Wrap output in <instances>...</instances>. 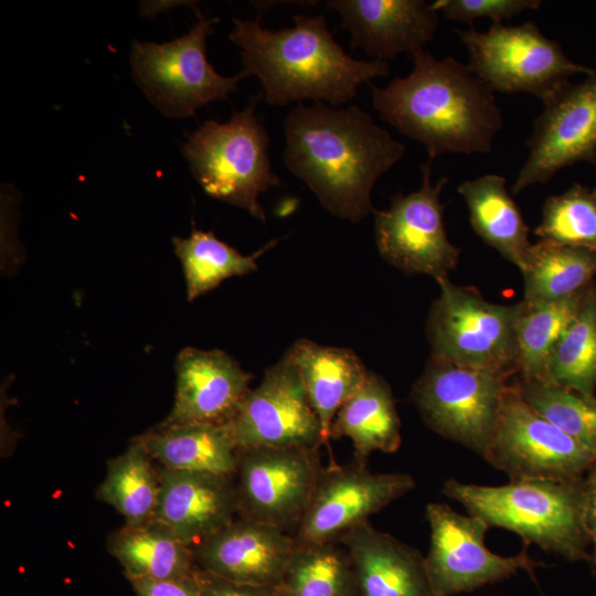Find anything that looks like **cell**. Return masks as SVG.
Listing matches in <instances>:
<instances>
[{"label":"cell","mask_w":596,"mask_h":596,"mask_svg":"<svg viewBox=\"0 0 596 596\" xmlns=\"http://www.w3.org/2000/svg\"><path fill=\"white\" fill-rule=\"evenodd\" d=\"M201 596H285L279 586L238 584L196 567Z\"/></svg>","instance_id":"d590c367"},{"label":"cell","mask_w":596,"mask_h":596,"mask_svg":"<svg viewBox=\"0 0 596 596\" xmlns=\"http://www.w3.org/2000/svg\"><path fill=\"white\" fill-rule=\"evenodd\" d=\"M174 368V403L163 424H227L251 392L253 375L219 349L184 348Z\"/></svg>","instance_id":"ac0fdd59"},{"label":"cell","mask_w":596,"mask_h":596,"mask_svg":"<svg viewBox=\"0 0 596 596\" xmlns=\"http://www.w3.org/2000/svg\"><path fill=\"white\" fill-rule=\"evenodd\" d=\"M254 99L226 123L206 120L187 136L182 153L203 191L213 199L266 220L258 199L279 180L268 155L269 137Z\"/></svg>","instance_id":"5b68a950"},{"label":"cell","mask_w":596,"mask_h":596,"mask_svg":"<svg viewBox=\"0 0 596 596\" xmlns=\"http://www.w3.org/2000/svg\"><path fill=\"white\" fill-rule=\"evenodd\" d=\"M153 458L138 437L118 457L108 461L107 473L97 498L114 507L127 525H139L153 519L160 492V473Z\"/></svg>","instance_id":"f1b7e54d"},{"label":"cell","mask_w":596,"mask_h":596,"mask_svg":"<svg viewBox=\"0 0 596 596\" xmlns=\"http://www.w3.org/2000/svg\"><path fill=\"white\" fill-rule=\"evenodd\" d=\"M458 35L469 54V68L492 92L525 93L543 103L593 68L575 63L532 21L520 25L492 23L487 31L470 26Z\"/></svg>","instance_id":"ba28073f"},{"label":"cell","mask_w":596,"mask_h":596,"mask_svg":"<svg viewBox=\"0 0 596 596\" xmlns=\"http://www.w3.org/2000/svg\"><path fill=\"white\" fill-rule=\"evenodd\" d=\"M108 549L129 582L178 579L196 568L192 547L153 519L139 525L126 524L110 536Z\"/></svg>","instance_id":"484cf974"},{"label":"cell","mask_w":596,"mask_h":596,"mask_svg":"<svg viewBox=\"0 0 596 596\" xmlns=\"http://www.w3.org/2000/svg\"><path fill=\"white\" fill-rule=\"evenodd\" d=\"M534 234L542 241L596 249V189L574 184L546 198Z\"/></svg>","instance_id":"836d02e7"},{"label":"cell","mask_w":596,"mask_h":596,"mask_svg":"<svg viewBox=\"0 0 596 596\" xmlns=\"http://www.w3.org/2000/svg\"><path fill=\"white\" fill-rule=\"evenodd\" d=\"M174 253L180 259L189 301L217 287L233 276H244L257 269L256 259L276 241L268 242L252 255H242L212 232L195 230L188 237L172 238Z\"/></svg>","instance_id":"f546056e"},{"label":"cell","mask_w":596,"mask_h":596,"mask_svg":"<svg viewBox=\"0 0 596 596\" xmlns=\"http://www.w3.org/2000/svg\"><path fill=\"white\" fill-rule=\"evenodd\" d=\"M198 20L183 35L164 43L135 40L130 66L148 100L169 118L185 119L212 102L227 100L245 77L219 74L206 57V40L216 18Z\"/></svg>","instance_id":"52a82bcc"},{"label":"cell","mask_w":596,"mask_h":596,"mask_svg":"<svg viewBox=\"0 0 596 596\" xmlns=\"http://www.w3.org/2000/svg\"><path fill=\"white\" fill-rule=\"evenodd\" d=\"M289 350L328 445L338 411L362 386L369 370L351 349L299 339Z\"/></svg>","instance_id":"7402d4cb"},{"label":"cell","mask_w":596,"mask_h":596,"mask_svg":"<svg viewBox=\"0 0 596 596\" xmlns=\"http://www.w3.org/2000/svg\"><path fill=\"white\" fill-rule=\"evenodd\" d=\"M416 486L409 473H374L366 462L321 468L311 500L294 533L295 544L338 543L353 528Z\"/></svg>","instance_id":"9a60e30c"},{"label":"cell","mask_w":596,"mask_h":596,"mask_svg":"<svg viewBox=\"0 0 596 596\" xmlns=\"http://www.w3.org/2000/svg\"><path fill=\"white\" fill-rule=\"evenodd\" d=\"M319 449L252 447L238 449L237 514L296 532L321 470Z\"/></svg>","instance_id":"4fadbf2b"},{"label":"cell","mask_w":596,"mask_h":596,"mask_svg":"<svg viewBox=\"0 0 596 596\" xmlns=\"http://www.w3.org/2000/svg\"><path fill=\"white\" fill-rule=\"evenodd\" d=\"M339 543L295 544L279 584L285 596H356L354 573Z\"/></svg>","instance_id":"1f68e13d"},{"label":"cell","mask_w":596,"mask_h":596,"mask_svg":"<svg viewBox=\"0 0 596 596\" xmlns=\"http://www.w3.org/2000/svg\"><path fill=\"white\" fill-rule=\"evenodd\" d=\"M153 520L190 547L228 524L238 510L232 476L161 468Z\"/></svg>","instance_id":"ffe728a7"},{"label":"cell","mask_w":596,"mask_h":596,"mask_svg":"<svg viewBox=\"0 0 596 596\" xmlns=\"http://www.w3.org/2000/svg\"><path fill=\"white\" fill-rule=\"evenodd\" d=\"M510 480H577L596 462V455L558 429L509 383L498 423L481 456Z\"/></svg>","instance_id":"30bf717a"},{"label":"cell","mask_w":596,"mask_h":596,"mask_svg":"<svg viewBox=\"0 0 596 596\" xmlns=\"http://www.w3.org/2000/svg\"><path fill=\"white\" fill-rule=\"evenodd\" d=\"M528 302L562 300L583 292L595 280L596 249L540 240L531 244L522 267Z\"/></svg>","instance_id":"4316f807"},{"label":"cell","mask_w":596,"mask_h":596,"mask_svg":"<svg viewBox=\"0 0 596 596\" xmlns=\"http://www.w3.org/2000/svg\"><path fill=\"white\" fill-rule=\"evenodd\" d=\"M294 547L290 534L240 517L192 550L196 567L209 574L238 584L279 586Z\"/></svg>","instance_id":"e0dca14e"},{"label":"cell","mask_w":596,"mask_h":596,"mask_svg":"<svg viewBox=\"0 0 596 596\" xmlns=\"http://www.w3.org/2000/svg\"><path fill=\"white\" fill-rule=\"evenodd\" d=\"M348 437L354 459L368 462L374 451L392 454L401 446V421L393 392L379 374L369 371L362 386L340 407L330 439Z\"/></svg>","instance_id":"cb8c5ba5"},{"label":"cell","mask_w":596,"mask_h":596,"mask_svg":"<svg viewBox=\"0 0 596 596\" xmlns=\"http://www.w3.org/2000/svg\"><path fill=\"white\" fill-rule=\"evenodd\" d=\"M138 439L162 468L236 475L238 449L226 424L161 423Z\"/></svg>","instance_id":"603a6c76"},{"label":"cell","mask_w":596,"mask_h":596,"mask_svg":"<svg viewBox=\"0 0 596 596\" xmlns=\"http://www.w3.org/2000/svg\"><path fill=\"white\" fill-rule=\"evenodd\" d=\"M509 379L429 358L411 398L433 432L482 456L496 429Z\"/></svg>","instance_id":"9c48e42d"},{"label":"cell","mask_w":596,"mask_h":596,"mask_svg":"<svg viewBox=\"0 0 596 596\" xmlns=\"http://www.w3.org/2000/svg\"><path fill=\"white\" fill-rule=\"evenodd\" d=\"M237 449L326 445L320 421L288 349L251 390L235 417L226 424Z\"/></svg>","instance_id":"5bb4252c"},{"label":"cell","mask_w":596,"mask_h":596,"mask_svg":"<svg viewBox=\"0 0 596 596\" xmlns=\"http://www.w3.org/2000/svg\"><path fill=\"white\" fill-rule=\"evenodd\" d=\"M585 290L562 300L519 302L515 322L519 379L544 381L552 350L573 320Z\"/></svg>","instance_id":"4dcf8cb0"},{"label":"cell","mask_w":596,"mask_h":596,"mask_svg":"<svg viewBox=\"0 0 596 596\" xmlns=\"http://www.w3.org/2000/svg\"><path fill=\"white\" fill-rule=\"evenodd\" d=\"M425 517L430 543L425 556L427 575L436 596L470 593L487 584L507 579L519 570L536 583L534 571L544 566L529 554V542L514 556L492 553L485 544L489 525L480 518L464 515L444 503L430 502Z\"/></svg>","instance_id":"8fae6325"},{"label":"cell","mask_w":596,"mask_h":596,"mask_svg":"<svg viewBox=\"0 0 596 596\" xmlns=\"http://www.w3.org/2000/svg\"><path fill=\"white\" fill-rule=\"evenodd\" d=\"M326 6L341 17L351 49L376 61L424 50L439 23V12L425 0H329Z\"/></svg>","instance_id":"d6986e66"},{"label":"cell","mask_w":596,"mask_h":596,"mask_svg":"<svg viewBox=\"0 0 596 596\" xmlns=\"http://www.w3.org/2000/svg\"><path fill=\"white\" fill-rule=\"evenodd\" d=\"M414 67L387 86H372V104L382 120L421 142L435 157L489 153L503 118L493 92L453 56L425 50Z\"/></svg>","instance_id":"7a4b0ae2"},{"label":"cell","mask_w":596,"mask_h":596,"mask_svg":"<svg viewBox=\"0 0 596 596\" xmlns=\"http://www.w3.org/2000/svg\"><path fill=\"white\" fill-rule=\"evenodd\" d=\"M514 383L534 411L596 455V397L543 381L519 379Z\"/></svg>","instance_id":"d6a6232c"},{"label":"cell","mask_w":596,"mask_h":596,"mask_svg":"<svg viewBox=\"0 0 596 596\" xmlns=\"http://www.w3.org/2000/svg\"><path fill=\"white\" fill-rule=\"evenodd\" d=\"M439 295L426 321L430 358L518 375L515 322L519 302L486 300L475 287L437 280Z\"/></svg>","instance_id":"8992f818"},{"label":"cell","mask_w":596,"mask_h":596,"mask_svg":"<svg viewBox=\"0 0 596 596\" xmlns=\"http://www.w3.org/2000/svg\"><path fill=\"white\" fill-rule=\"evenodd\" d=\"M295 25L262 26L259 18L234 19L230 40L241 50L243 71L262 83L268 104L291 102L343 104L373 78L390 74L389 62L359 61L337 43L323 15H294Z\"/></svg>","instance_id":"3957f363"},{"label":"cell","mask_w":596,"mask_h":596,"mask_svg":"<svg viewBox=\"0 0 596 596\" xmlns=\"http://www.w3.org/2000/svg\"><path fill=\"white\" fill-rule=\"evenodd\" d=\"M585 478V477H584ZM584 478L524 479L502 486L462 483L454 478L443 493L489 528H502L568 562L589 561L584 525Z\"/></svg>","instance_id":"277c9868"},{"label":"cell","mask_w":596,"mask_h":596,"mask_svg":"<svg viewBox=\"0 0 596 596\" xmlns=\"http://www.w3.org/2000/svg\"><path fill=\"white\" fill-rule=\"evenodd\" d=\"M583 517L585 530L592 546L588 563L592 573L596 575V465L588 470L584 478Z\"/></svg>","instance_id":"74e56055"},{"label":"cell","mask_w":596,"mask_h":596,"mask_svg":"<svg viewBox=\"0 0 596 596\" xmlns=\"http://www.w3.org/2000/svg\"><path fill=\"white\" fill-rule=\"evenodd\" d=\"M338 543L348 553L356 596H436L425 556L395 536L376 530L370 521L343 534Z\"/></svg>","instance_id":"44dd1931"},{"label":"cell","mask_w":596,"mask_h":596,"mask_svg":"<svg viewBox=\"0 0 596 596\" xmlns=\"http://www.w3.org/2000/svg\"><path fill=\"white\" fill-rule=\"evenodd\" d=\"M475 233L504 259L522 267L531 246L529 227L502 175L489 173L459 184Z\"/></svg>","instance_id":"d4e9b609"},{"label":"cell","mask_w":596,"mask_h":596,"mask_svg":"<svg viewBox=\"0 0 596 596\" xmlns=\"http://www.w3.org/2000/svg\"><path fill=\"white\" fill-rule=\"evenodd\" d=\"M432 162L422 169V185L408 194L397 193L390 206L375 210V242L383 259L409 275H427L436 281L448 277L459 259V248L448 238L440 193L447 183H432Z\"/></svg>","instance_id":"7c38bea8"},{"label":"cell","mask_w":596,"mask_h":596,"mask_svg":"<svg viewBox=\"0 0 596 596\" xmlns=\"http://www.w3.org/2000/svg\"><path fill=\"white\" fill-rule=\"evenodd\" d=\"M286 168L334 216L360 223L374 207L376 180L404 156L405 147L358 106L299 103L285 119Z\"/></svg>","instance_id":"6da1fadb"},{"label":"cell","mask_w":596,"mask_h":596,"mask_svg":"<svg viewBox=\"0 0 596 596\" xmlns=\"http://www.w3.org/2000/svg\"><path fill=\"white\" fill-rule=\"evenodd\" d=\"M543 382L596 397V281L552 350Z\"/></svg>","instance_id":"83f0119b"},{"label":"cell","mask_w":596,"mask_h":596,"mask_svg":"<svg viewBox=\"0 0 596 596\" xmlns=\"http://www.w3.org/2000/svg\"><path fill=\"white\" fill-rule=\"evenodd\" d=\"M194 572L178 579L130 581L136 596H201L200 583Z\"/></svg>","instance_id":"8d00e7d4"},{"label":"cell","mask_w":596,"mask_h":596,"mask_svg":"<svg viewBox=\"0 0 596 596\" xmlns=\"http://www.w3.org/2000/svg\"><path fill=\"white\" fill-rule=\"evenodd\" d=\"M595 465H596V462H595Z\"/></svg>","instance_id":"f35d334b"},{"label":"cell","mask_w":596,"mask_h":596,"mask_svg":"<svg viewBox=\"0 0 596 596\" xmlns=\"http://www.w3.org/2000/svg\"><path fill=\"white\" fill-rule=\"evenodd\" d=\"M434 8L445 18L461 23H470L476 19L489 18L493 23H501L528 10L541 6L540 0H437Z\"/></svg>","instance_id":"e575fe53"},{"label":"cell","mask_w":596,"mask_h":596,"mask_svg":"<svg viewBox=\"0 0 596 596\" xmlns=\"http://www.w3.org/2000/svg\"><path fill=\"white\" fill-rule=\"evenodd\" d=\"M528 139L529 156L512 193L547 182L561 169L581 162L596 164V70L568 83L543 103Z\"/></svg>","instance_id":"2e32d148"}]
</instances>
